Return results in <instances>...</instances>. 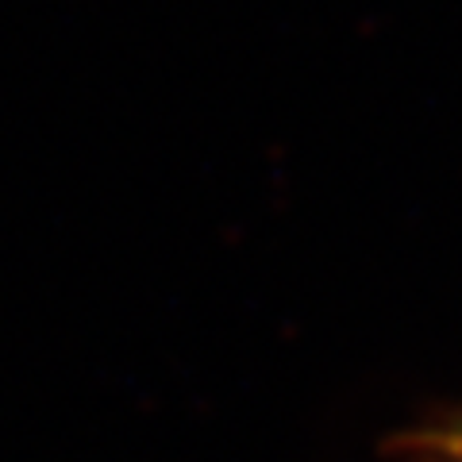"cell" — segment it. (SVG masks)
Returning <instances> with one entry per match:
<instances>
[{
  "label": "cell",
  "instance_id": "cell-1",
  "mask_svg": "<svg viewBox=\"0 0 462 462\" xmlns=\"http://www.w3.org/2000/svg\"><path fill=\"white\" fill-rule=\"evenodd\" d=\"M455 462H462V436L455 439Z\"/></svg>",
  "mask_w": 462,
  "mask_h": 462
}]
</instances>
